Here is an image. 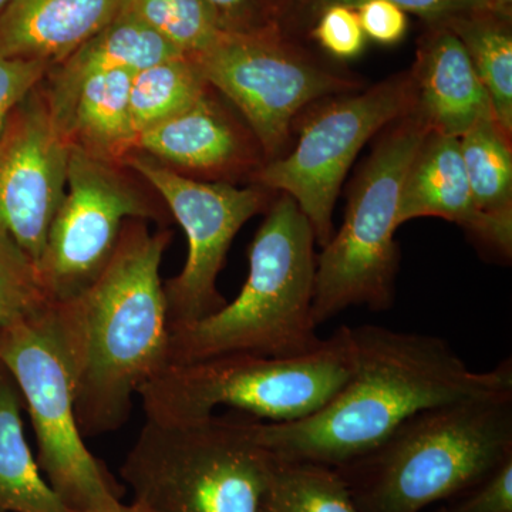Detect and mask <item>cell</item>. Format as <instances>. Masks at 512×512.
<instances>
[{"instance_id":"cell-1","label":"cell","mask_w":512,"mask_h":512,"mask_svg":"<svg viewBox=\"0 0 512 512\" xmlns=\"http://www.w3.org/2000/svg\"><path fill=\"white\" fill-rule=\"evenodd\" d=\"M352 330L353 370L318 412L291 423L256 419L276 460L338 468L389 439L414 414L468 397L512 390V362L471 370L439 336L377 325Z\"/></svg>"},{"instance_id":"cell-30","label":"cell","mask_w":512,"mask_h":512,"mask_svg":"<svg viewBox=\"0 0 512 512\" xmlns=\"http://www.w3.org/2000/svg\"><path fill=\"white\" fill-rule=\"evenodd\" d=\"M443 507L444 512H512V458L483 483Z\"/></svg>"},{"instance_id":"cell-28","label":"cell","mask_w":512,"mask_h":512,"mask_svg":"<svg viewBox=\"0 0 512 512\" xmlns=\"http://www.w3.org/2000/svg\"><path fill=\"white\" fill-rule=\"evenodd\" d=\"M308 35L328 55L338 60L356 59L366 47V36L355 8L328 6L313 20Z\"/></svg>"},{"instance_id":"cell-23","label":"cell","mask_w":512,"mask_h":512,"mask_svg":"<svg viewBox=\"0 0 512 512\" xmlns=\"http://www.w3.org/2000/svg\"><path fill=\"white\" fill-rule=\"evenodd\" d=\"M210 90L188 56H174L133 74L130 114L136 136L187 110Z\"/></svg>"},{"instance_id":"cell-19","label":"cell","mask_w":512,"mask_h":512,"mask_svg":"<svg viewBox=\"0 0 512 512\" xmlns=\"http://www.w3.org/2000/svg\"><path fill=\"white\" fill-rule=\"evenodd\" d=\"M174 56L184 55L123 8L76 52L50 67L42 89L47 97H59L92 74L110 70L137 73Z\"/></svg>"},{"instance_id":"cell-9","label":"cell","mask_w":512,"mask_h":512,"mask_svg":"<svg viewBox=\"0 0 512 512\" xmlns=\"http://www.w3.org/2000/svg\"><path fill=\"white\" fill-rule=\"evenodd\" d=\"M202 79L244 117L266 163L288 153L292 126L315 101L355 92L362 82L319 62L278 26L224 33L194 56Z\"/></svg>"},{"instance_id":"cell-25","label":"cell","mask_w":512,"mask_h":512,"mask_svg":"<svg viewBox=\"0 0 512 512\" xmlns=\"http://www.w3.org/2000/svg\"><path fill=\"white\" fill-rule=\"evenodd\" d=\"M124 10L184 56L201 53L221 35L204 0H126Z\"/></svg>"},{"instance_id":"cell-27","label":"cell","mask_w":512,"mask_h":512,"mask_svg":"<svg viewBox=\"0 0 512 512\" xmlns=\"http://www.w3.org/2000/svg\"><path fill=\"white\" fill-rule=\"evenodd\" d=\"M362 2L365 0H305L293 23L292 35L298 37L302 32H308L316 16L328 6L343 5L356 8ZM389 2L399 6L406 13L419 16L426 25H441L461 13L491 8L485 0H389Z\"/></svg>"},{"instance_id":"cell-8","label":"cell","mask_w":512,"mask_h":512,"mask_svg":"<svg viewBox=\"0 0 512 512\" xmlns=\"http://www.w3.org/2000/svg\"><path fill=\"white\" fill-rule=\"evenodd\" d=\"M0 365L8 370L28 409L37 464L72 512L121 500L123 485L90 453L76 417V382L52 303L0 329Z\"/></svg>"},{"instance_id":"cell-16","label":"cell","mask_w":512,"mask_h":512,"mask_svg":"<svg viewBox=\"0 0 512 512\" xmlns=\"http://www.w3.org/2000/svg\"><path fill=\"white\" fill-rule=\"evenodd\" d=\"M410 74L416 89L413 114L430 133L460 138L478 119L493 114L467 50L447 26L426 25Z\"/></svg>"},{"instance_id":"cell-7","label":"cell","mask_w":512,"mask_h":512,"mask_svg":"<svg viewBox=\"0 0 512 512\" xmlns=\"http://www.w3.org/2000/svg\"><path fill=\"white\" fill-rule=\"evenodd\" d=\"M430 131L413 113L387 127L350 188L345 218L316 261L313 319L353 306L390 311L396 299L397 208L404 177Z\"/></svg>"},{"instance_id":"cell-14","label":"cell","mask_w":512,"mask_h":512,"mask_svg":"<svg viewBox=\"0 0 512 512\" xmlns=\"http://www.w3.org/2000/svg\"><path fill=\"white\" fill-rule=\"evenodd\" d=\"M137 153L184 175L227 181L266 163L247 124L235 120L210 90L187 110L138 134ZM134 151V153H136Z\"/></svg>"},{"instance_id":"cell-3","label":"cell","mask_w":512,"mask_h":512,"mask_svg":"<svg viewBox=\"0 0 512 512\" xmlns=\"http://www.w3.org/2000/svg\"><path fill=\"white\" fill-rule=\"evenodd\" d=\"M510 458L512 390H505L414 414L336 470L359 512H420L468 493Z\"/></svg>"},{"instance_id":"cell-35","label":"cell","mask_w":512,"mask_h":512,"mask_svg":"<svg viewBox=\"0 0 512 512\" xmlns=\"http://www.w3.org/2000/svg\"><path fill=\"white\" fill-rule=\"evenodd\" d=\"M491 8L512 15V0H485Z\"/></svg>"},{"instance_id":"cell-32","label":"cell","mask_w":512,"mask_h":512,"mask_svg":"<svg viewBox=\"0 0 512 512\" xmlns=\"http://www.w3.org/2000/svg\"><path fill=\"white\" fill-rule=\"evenodd\" d=\"M224 33H249L276 26L266 0H204Z\"/></svg>"},{"instance_id":"cell-10","label":"cell","mask_w":512,"mask_h":512,"mask_svg":"<svg viewBox=\"0 0 512 512\" xmlns=\"http://www.w3.org/2000/svg\"><path fill=\"white\" fill-rule=\"evenodd\" d=\"M326 101L303 121L292 150L268 161L251 177L252 184L295 200L320 248L335 232L333 211L357 154L380 130L413 113L416 89L409 70L365 92Z\"/></svg>"},{"instance_id":"cell-6","label":"cell","mask_w":512,"mask_h":512,"mask_svg":"<svg viewBox=\"0 0 512 512\" xmlns=\"http://www.w3.org/2000/svg\"><path fill=\"white\" fill-rule=\"evenodd\" d=\"M352 370V330L340 326L305 355L231 353L174 363L137 396L147 420L157 423L201 419L221 406L265 423H291L322 409Z\"/></svg>"},{"instance_id":"cell-12","label":"cell","mask_w":512,"mask_h":512,"mask_svg":"<svg viewBox=\"0 0 512 512\" xmlns=\"http://www.w3.org/2000/svg\"><path fill=\"white\" fill-rule=\"evenodd\" d=\"M123 165L157 191L187 237L183 271L164 284L170 329L220 311L227 301L218 291L217 279L229 247L239 229L268 210L274 194L256 184L198 181L137 151Z\"/></svg>"},{"instance_id":"cell-33","label":"cell","mask_w":512,"mask_h":512,"mask_svg":"<svg viewBox=\"0 0 512 512\" xmlns=\"http://www.w3.org/2000/svg\"><path fill=\"white\" fill-rule=\"evenodd\" d=\"M266 2L275 25L292 35L293 23L305 0H266Z\"/></svg>"},{"instance_id":"cell-20","label":"cell","mask_w":512,"mask_h":512,"mask_svg":"<svg viewBox=\"0 0 512 512\" xmlns=\"http://www.w3.org/2000/svg\"><path fill=\"white\" fill-rule=\"evenodd\" d=\"M22 396L0 365V512H72L37 464L22 420Z\"/></svg>"},{"instance_id":"cell-29","label":"cell","mask_w":512,"mask_h":512,"mask_svg":"<svg viewBox=\"0 0 512 512\" xmlns=\"http://www.w3.org/2000/svg\"><path fill=\"white\" fill-rule=\"evenodd\" d=\"M50 67L43 60L0 56V136L13 110L45 80Z\"/></svg>"},{"instance_id":"cell-5","label":"cell","mask_w":512,"mask_h":512,"mask_svg":"<svg viewBox=\"0 0 512 512\" xmlns=\"http://www.w3.org/2000/svg\"><path fill=\"white\" fill-rule=\"evenodd\" d=\"M255 417L147 420L120 468L147 512H259L276 466Z\"/></svg>"},{"instance_id":"cell-17","label":"cell","mask_w":512,"mask_h":512,"mask_svg":"<svg viewBox=\"0 0 512 512\" xmlns=\"http://www.w3.org/2000/svg\"><path fill=\"white\" fill-rule=\"evenodd\" d=\"M133 74L127 70L96 73L62 96L45 94L53 123L70 147L119 165L136 151L130 114Z\"/></svg>"},{"instance_id":"cell-22","label":"cell","mask_w":512,"mask_h":512,"mask_svg":"<svg viewBox=\"0 0 512 512\" xmlns=\"http://www.w3.org/2000/svg\"><path fill=\"white\" fill-rule=\"evenodd\" d=\"M458 140L478 210L512 227L511 138L487 114Z\"/></svg>"},{"instance_id":"cell-37","label":"cell","mask_w":512,"mask_h":512,"mask_svg":"<svg viewBox=\"0 0 512 512\" xmlns=\"http://www.w3.org/2000/svg\"><path fill=\"white\" fill-rule=\"evenodd\" d=\"M434 512H444V507H443V505H441V507L439 508V510H436V511H434Z\"/></svg>"},{"instance_id":"cell-4","label":"cell","mask_w":512,"mask_h":512,"mask_svg":"<svg viewBox=\"0 0 512 512\" xmlns=\"http://www.w3.org/2000/svg\"><path fill=\"white\" fill-rule=\"evenodd\" d=\"M315 245L301 208L288 194L279 195L249 247L241 292L220 311L170 329L168 366L231 353L291 357L319 348Z\"/></svg>"},{"instance_id":"cell-36","label":"cell","mask_w":512,"mask_h":512,"mask_svg":"<svg viewBox=\"0 0 512 512\" xmlns=\"http://www.w3.org/2000/svg\"><path fill=\"white\" fill-rule=\"evenodd\" d=\"M10 2H12V0H0V15H2L3 10L8 8Z\"/></svg>"},{"instance_id":"cell-24","label":"cell","mask_w":512,"mask_h":512,"mask_svg":"<svg viewBox=\"0 0 512 512\" xmlns=\"http://www.w3.org/2000/svg\"><path fill=\"white\" fill-rule=\"evenodd\" d=\"M259 512H359L333 467L276 460Z\"/></svg>"},{"instance_id":"cell-15","label":"cell","mask_w":512,"mask_h":512,"mask_svg":"<svg viewBox=\"0 0 512 512\" xmlns=\"http://www.w3.org/2000/svg\"><path fill=\"white\" fill-rule=\"evenodd\" d=\"M436 217L466 229L478 245L504 261L512 256V227L483 214L474 201L457 137L430 133L402 187L397 224Z\"/></svg>"},{"instance_id":"cell-11","label":"cell","mask_w":512,"mask_h":512,"mask_svg":"<svg viewBox=\"0 0 512 512\" xmlns=\"http://www.w3.org/2000/svg\"><path fill=\"white\" fill-rule=\"evenodd\" d=\"M124 165L70 147L66 192L36 268L50 303L70 301L96 281L130 220H167Z\"/></svg>"},{"instance_id":"cell-21","label":"cell","mask_w":512,"mask_h":512,"mask_svg":"<svg viewBox=\"0 0 512 512\" xmlns=\"http://www.w3.org/2000/svg\"><path fill=\"white\" fill-rule=\"evenodd\" d=\"M441 25L463 43L490 99L494 119L512 136V15L494 8L461 13Z\"/></svg>"},{"instance_id":"cell-2","label":"cell","mask_w":512,"mask_h":512,"mask_svg":"<svg viewBox=\"0 0 512 512\" xmlns=\"http://www.w3.org/2000/svg\"><path fill=\"white\" fill-rule=\"evenodd\" d=\"M171 232L124 224L116 251L89 288L52 303L76 382L83 437L121 429L134 396L170 363V323L160 269Z\"/></svg>"},{"instance_id":"cell-13","label":"cell","mask_w":512,"mask_h":512,"mask_svg":"<svg viewBox=\"0 0 512 512\" xmlns=\"http://www.w3.org/2000/svg\"><path fill=\"white\" fill-rule=\"evenodd\" d=\"M70 146L50 116L42 83L13 110L0 136V231L39 262L62 204Z\"/></svg>"},{"instance_id":"cell-31","label":"cell","mask_w":512,"mask_h":512,"mask_svg":"<svg viewBox=\"0 0 512 512\" xmlns=\"http://www.w3.org/2000/svg\"><path fill=\"white\" fill-rule=\"evenodd\" d=\"M355 9L366 39L377 45L394 46L406 37L407 13L389 0H365Z\"/></svg>"},{"instance_id":"cell-34","label":"cell","mask_w":512,"mask_h":512,"mask_svg":"<svg viewBox=\"0 0 512 512\" xmlns=\"http://www.w3.org/2000/svg\"><path fill=\"white\" fill-rule=\"evenodd\" d=\"M84 512H147L144 508H141L140 505L133 503L130 505H126L121 503V501H117V503L107 505V507L97 508V510H90Z\"/></svg>"},{"instance_id":"cell-18","label":"cell","mask_w":512,"mask_h":512,"mask_svg":"<svg viewBox=\"0 0 512 512\" xmlns=\"http://www.w3.org/2000/svg\"><path fill=\"white\" fill-rule=\"evenodd\" d=\"M126 0H12L0 15V56L63 62L123 10Z\"/></svg>"},{"instance_id":"cell-26","label":"cell","mask_w":512,"mask_h":512,"mask_svg":"<svg viewBox=\"0 0 512 512\" xmlns=\"http://www.w3.org/2000/svg\"><path fill=\"white\" fill-rule=\"evenodd\" d=\"M50 305L32 258L0 231V329Z\"/></svg>"}]
</instances>
